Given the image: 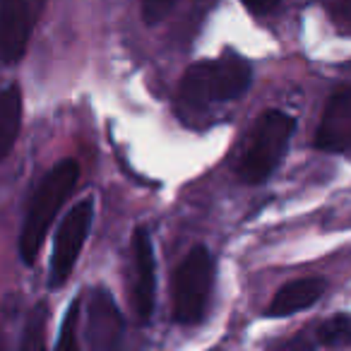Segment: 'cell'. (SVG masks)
I'll list each match as a JSON object with an SVG mask.
<instances>
[{"mask_svg": "<svg viewBox=\"0 0 351 351\" xmlns=\"http://www.w3.org/2000/svg\"><path fill=\"white\" fill-rule=\"evenodd\" d=\"M77 178H80L77 161L65 159L60 164H56L44 176L41 186L36 188L34 200H32L29 210H27V219L22 224V234H20V255L27 265H34L36 255L41 250V243H44L60 205L73 193Z\"/></svg>", "mask_w": 351, "mask_h": 351, "instance_id": "6da1fadb", "label": "cell"}, {"mask_svg": "<svg viewBox=\"0 0 351 351\" xmlns=\"http://www.w3.org/2000/svg\"><path fill=\"white\" fill-rule=\"evenodd\" d=\"M293 118L284 111H267L260 116L253 135H250L248 149L239 166L241 181L263 183L269 173L279 166L291 142Z\"/></svg>", "mask_w": 351, "mask_h": 351, "instance_id": "7a4b0ae2", "label": "cell"}, {"mask_svg": "<svg viewBox=\"0 0 351 351\" xmlns=\"http://www.w3.org/2000/svg\"><path fill=\"white\" fill-rule=\"evenodd\" d=\"M212 255L205 245H195L176 269L173 277V317L181 325H193L202 317L212 289Z\"/></svg>", "mask_w": 351, "mask_h": 351, "instance_id": "3957f363", "label": "cell"}, {"mask_svg": "<svg viewBox=\"0 0 351 351\" xmlns=\"http://www.w3.org/2000/svg\"><path fill=\"white\" fill-rule=\"evenodd\" d=\"M92 219L94 197H84L60 221V229L56 234L53 253H51V289H58L70 277V272H73L75 263L80 258V250H82L84 241H87L89 229H92Z\"/></svg>", "mask_w": 351, "mask_h": 351, "instance_id": "277c9868", "label": "cell"}, {"mask_svg": "<svg viewBox=\"0 0 351 351\" xmlns=\"http://www.w3.org/2000/svg\"><path fill=\"white\" fill-rule=\"evenodd\" d=\"M41 0H3L0 3V60L8 65L25 56Z\"/></svg>", "mask_w": 351, "mask_h": 351, "instance_id": "5b68a950", "label": "cell"}, {"mask_svg": "<svg viewBox=\"0 0 351 351\" xmlns=\"http://www.w3.org/2000/svg\"><path fill=\"white\" fill-rule=\"evenodd\" d=\"M156 291V260L154 248L147 229H137L132 236V274H130V296L137 315L149 317L154 308Z\"/></svg>", "mask_w": 351, "mask_h": 351, "instance_id": "8992f818", "label": "cell"}, {"mask_svg": "<svg viewBox=\"0 0 351 351\" xmlns=\"http://www.w3.org/2000/svg\"><path fill=\"white\" fill-rule=\"evenodd\" d=\"M123 337V315L106 289H94L87 301V339L94 351H113Z\"/></svg>", "mask_w": 351, "mask_h": 351, "instance_id": "52a82bcc", "label": "cell"}, {"mask_svg": "<svg viewBox=\"0 0 351 351\" xmlns=\"http://www.w3.org/2000/svg\"><path fill=\"white\" fill-rule=\"evenodd\" d=\"M315 147L322 152L351 149V89H341L327 101L315 132Z\"/></svg>", "mask_w": 351, "mask_h": 351, "instance_id": "ba28073f", "label": "cell"}, {"mask_svg": "<svg viewBox=\"0 0 351 351\" xmlns=\"http://www.w3.org/2000/svg\"><path fill=\"white\" fill-rule=\"evenodd\" d=\"M253 80V68L245 58L236 53H226L219 60H212V82H215L217 101H234Z\"/></svg>", "mask_w": 351, "mask_h": 351, "instance_id": "9c48e42d", "label": "cell"}, {"mask_svg": "<svg viewBox=\"0 0 351 351\" xmlns=\"http://www.w3.org/2000/svg\"><path fill=\"white\" fill-rule=\"evenodd\" d=\"M178 99H181V108L188 113H202L217 101L215 82H212V60L195 63L186 70Z\"/></svg>", "mask_w": 351, "mask_h": 351, "instance_id": "30bf717a", "label": "cell"}, {"mask_svg": "<svg viewBox=\"0 0 351 351\" xmlns=\"http://www.w3.org/2000/svg\"><path fill=\"white\" fill-rule=\"evenodd\" d=\"M325 291V282L315 277L296 279V282H289L287 287L279 289V293L272 298L267 313L274 317H287L293 313L303 311V308H311L313 303H317V298Z\"/></svg>", "mask_w": 351, "mask_h": 351, "instance_id": "8fae6325", "label": "cell"}, {"mask_svg": "<svg viewBox=\"0 0 351 351\" xmlns=\"http://www.w3.org/2000/svg\"><path fill=\"white\" fill-rule=\"evenodd\" d=\"M22 125V94L17 87L0 92V159H5Z\"/></svg>", "mask_w": 351, "mask_h": 351, "instance_id": "7c38bea8", "label": "cell"}, {"mask_svg": "<svg viewBox=\"0 0 351 351\" xmlns=\"http://www.w3.org/2000/svg\"><path fill=\"white\" fill-rule=\"evenodd\" d=\"M317 341L330 349H344L351 346V315L339 313L332 315L330 320H325L317 330Z\"/></svg>", "mask_w": 351, "mask_h": 351, "instance_id": "4fadbf2b", "label": "cell"}, {"mask_svg": "<svg viewBox=\"0 0 351 351\" xmlns=\"http://www.w3.org/2000/svg\"><path fill=\"white\" fill-rule=\"evenodd\" d=\"M20 351H46V306L39 303L29 313L25 325V335L20 341Z\"/></svg>", "mask_w": 351, "mask_h": 351, "instance_id": "5bb4252c", "label": "cell"}, {"mask_svg": "<svg viewBox=\"0 0 351 351\" xmlns=\"http://www.w3.org/2000/svg\"><path fill=\"white\" fill-rule=\"evenodd\" d=\"M77 317H80V301H75L70 306L68 315H65L63 325H60L58 344L56 351H75L77 349Z\"/></svg>", "mask_w": 351, "mask_h": 351, "instance_id": "9a60e30c", "label": "cell"}, {"mask_svg": "<svg viewBox=\"0 0 351 351\" xmlns=\"http://www.w3.org/2000/svg\"><path fill=\"white\" fill-rule=\"evenodd\" d=\"M181 0H142V17L147 25H159Z\"/></svg>", "mask_w": 351, "mask_h": 351, "instance_id": "2e32d148", "label": "cell"}, {"mask_svg": "<svg viewBox=\"0 0 351 351\" xmlns=\"http://www.w3.org/2000/svg\"><path fill=\"white\" fill-rule=\"evenodd\" d=\"M269 351H315V341H313V337L308 332H301L298 337H293V339L284 341L282 346H274Z\"/></svg>", "mask_w": 351, "mask_h": 351, "instance_id": "e0dca14e", "label": "cell"}, {"mask_svg": "<svg viewBox=\"0 0 351 351\" xmlns=\"http://www.w3.org/2000/svg\"><path fill=\"white\" fill-rule=\"evenodd\" d=\"M335 17H337V22L344 27V32L351 34V0H339V3H337Z\"/></svg>", "mask_w": 351, "mask_h": 351, "instance_id": "ac0fdd59", "label": "cell"}, {"mask_svg": "<svg viewBox=\"0 0 351 351\" xmlns=\"http://www.w3.org/2000/svg\"><path fill=\"white\" fill-rule=\"evenodd\" d=\"M243 3L250 12H255V15H265V12H269V10L277 8L279 0H243Z\"/></svg>", "mask_w": 351, "mask_h": 351, "instance_id": "d6986e66", "label": "cell"}]
</instances>
